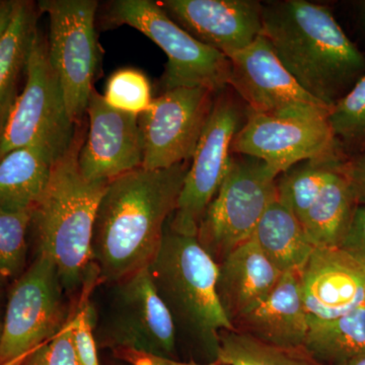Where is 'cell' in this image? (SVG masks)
Wrapping results in <instances>:
<instances>
[{
	"mask_svg": "<svg viewBox=\"0 0 365 365\" xmlns=\"http://www.w3.org/2000/svg\"><path fill=\"white\" fill-rule=\"evenodd\" d=\"M190 162L168 169L140 167L108 182L91 241L101 282L113 284L150 266L176 210Z\"/></svg>",
	"mask_w": 365,
	"mask_h": 365,
	"instance_id": "1",
	"label": "cell"
},
{
	"mask_svg": "<svg viewBox=\"0 0 365 365\" xmlns=\"http://www.w3.org/2000/svg\"><path fill=\"white\" fill-rule=\"evenodd\" d=\"M262 36L312 97L332 108L365 76V57L326 6L285 0L263 6Z\"/></svg>",
	"mask_w": 365,
	"mask_h": 365,
	"instance_id": "2",
	"label": "cell"
},
{
	"mask_svg": "<svg viewBox=\"0 0 365 365\" xmlns=\"http://www.w3.org/2000/svg\"><path fill=\"white\" fill-rule=\"evenodd\" d=\"M83 141L78 131L71 148L53 165L31 222L38 254L54 262L66 294H78L79 299L90 295L100 281L91 241L98 204L109 182L88 181L79 172L78 155Z\"/></svg>",
	"mask_w": 365,
	"mask_h": 365,
	"instance_id": "3",
	"label": "cell"
},
{
	"mask_svg": "<svg viewBox=\"0 0 365 365\" xmlns=\"http://www.w3.org/2000/svg\"><path fill=\"white\" fill-rule=\"evenodd\" d=\"M148 273L172 317L178 335L215 362L220 334L234 331L216 292L218 265L197 237L165 227L162 245Z\"/></svg>",
	"mask_w": 365,
	"mask_h": 365,
	"instance_id": "4",
	"label": "cell"
},
{
	"mask_svg": "<svg viewBox=\"0 0 365 365\" xmlns=\"http://www.w3.org/2000/svg\"><path fill=\"white\" fill-rule=\"evenodd\" d=\"M78 127L67 112L47 45L36 33L26 71V83L0 132V160L14 150L36 146L55 160L71 148Z\"/></svg>",
	"mask_w": 365,
	"mask_h": 365,
	"instance_id": "5",
	"label": "cell"
},
{
	"mask_svg": "<svg viewBox=\"0 0 365 365\" xmlns=\"http://www.w3.org/2000/svg\"><path fill=\"white\" fill-rule=\"evenodd\" d=\"M107 21L135 29L165 53L168 62L160 83L163 93L178 88H203L220 93L230 85L232 63L227 55L190 35L170 18L160 2L111 1Z\"/></svg>",
	"mask_w": 365,
	"mask_h": 365,
	"instance_id": "6",
	"label": "cell"
},
{
	"mask_svg": "<svg viewBox=\"0 0 365 365\" xmlns=\"http://www.w3.org/2000/svg\"><path fill=\"white\" fill-rule=\"evenodd\" d=\"M277 177L258 158L232 155L197 232L201 246L216 263L252 239L269 204L277 197Z\"/></svg>",
	"mask_w": 365,
	"mask_h": 365,
	"instance_id": "7",
	"label": "cell"
},
{
	"mask_svg": "<svg viewBox=\"0 0 365 365\" xmlns=\"http://www.w3.org/2000/svg\"><path fill=\"white\" fill-rule=\"evenodd\" d=\"M37 6L49 16L50 63L58 78L69 117L79 126L93 90L98 66V1L41 0Z\"/></svg>",
	"mask_w": 365,
	"mask_h": 365,
	"instance_id": "8",
	"label": "cell"
},
{
	"mask_svg": "<svg viewBox=\"0 0 365 365\" xmlns=\"http://www.w3.org/2000/svg\"><path fill=\"white\" fill-rule=\"evenodd\" d=\"M66 292L51 259L38 254L14 280L4 314L0 364L32 351L66 325Z\"/></svg>",
	"mask_w": 365,
	"mask_h": 365,
	"instance_id": "9",
	"label": "cell"
},
{
	"mask_svg": "<svg viewBox=\"0 0 365 365\" xmlns=\"http://www.w3.org/2000/svg\"><path fill=\"white\" fill-rule=\"evenodd\" d=\"M98 339L102 347L175 359L177 333L148 268L113 283Z\"/></svg>",
	"mask_w": 365,
	"mask_h": 365,
	"instance_id": "10",
	"label": "cell"
},
{
	"mask_svg": "<svg viewBox=\"0 0 365 365\" xmlns=\"http://www.w3.org/2000/svg\"><path fill=\"white\" fill-rule=\"evenodd\" d=\"M225 90L216 96L190 162L176 210L168 222L170 230L178 234L197 237L205 211L230 169L232 145L244 124V112L234 96Z\"/></svg>",
	"mask_w": 365,
	"mask_h": 365,
	"instance_id": "11",
	"label": "cell"
},
{
	"mask_svg": "<svg viewBox=\"0 0 365 365\" xmlns=\"http://www.w3.org/2000/svg\"><path fill=\"white\" fill-rule=\"evenodd\" d=\"M328 113L265 115L246 112L232 153L262 160L279 176L290 168L326 155H342Z\"/></svg>",
	"mask_w": 365,
	"mask_h": 365,
	"instance_id": "12",
	"label": "cell"
},
{
	"mask_svg": "<svg viewBox=\"0 0 365 365\" xmlns=\"http://www.w3.org/2000/svg\"><path fill=\"white\" fill-rule=\"evenodd\" d=\"M217 93L203 88H178L153 98L138 116L144 169H168L192 160Z\"/></svg>",
	"mask_w": 365,
	"mask_h": 365,
	"instance_id": "13",
	"label": "cell"
},
{
	"mask_svg": "<svg viewBox=\"0 0 365 365\" xmlns=\"http://www.w3.org/2000/svg\"><path fill=\"white\" fill-rule=\"evenodd\" d=\"M232 63L230 88L248 107V111L265 115L330 113L295 81L281 63L264 36L228 57Z\"/></svg>",
	"mask_w": 365,
	"mask_h": 365,
	"instance_id": "14",
	"label": "cell"
},
{
	"mask_svg": "<svg viewBox=\"0 0 365 365\" xmlns=\"http://www.w3.org/2000/svg\"><path fill=\"white\" fill-rule=\"evenodd\" d=\"M86 114L90 126L79 148V172L91 182H110L143 167L138 116L113 109L93 88Z\"/></svg>",
	"mask_w": 365,
	"mask_h": 365,
	"instance_id": "15",
	"label": "cell"
},
{
	"mask_svg": "<svg viewBox=\"0 0 365 365\" xmlns=\"http://www.w3.org/2000/svg\"><path fill=\"white\" fill-rule=\"evenodd\" d=\"M173 21L199 42L230 57L262 34L263 6L251 0H163Z\"/></svg>",
	"mask_w": 365,
	"mask_h": 365,
	"instance_id": "16",
	"label": "cell"
},
{
	"mask_svg": "<svg viewBox=\"0 0 365 365\" xmlns=\"http://www.w3.org/2000/svg\"><path fill=\"white\" fill-rule=\"evenodd\" d=\"M309 324L365 307V268L339 248H316L299 271Z\"/></svg>",
	"mask_w": 365,
	"mask_h": 365,
	"instance_id": "17",
	"label": "cell"
},
{
	"mask_svg": "<svg viewBox=\"0 0 365 365\" xmlns=\"http://www.w3.org/2000/svg\"><path fill=\"white\" fill-rule=\"evenodd\" d=\"M309 326L299 272L283 273L265 299L232 323L237 332L282 347L304 346Z\"/></svg>",
	"mask_w": 365,
	"mask_h": 365,
	"instance_id": "18",
	"label": "cell"
},
{
	"mask_svg": "<svg viewBox=\"0 0 365 365\" xmlns=\"http://www.w3.org/2000/svg\"><path fill=\"white\" fill-rule=\"evenodd\" d=\"M217 265L216 292L232 325L265 299L283 274L253 239L237 247Z\"/></svg>",
	"mask_w": 365,
	"mask_h": 365,
	"instance_id": "19",
	"label": "cell"
},
{
	"mask_svg": "<svg viewBox=\"0 0 365 365\" xmlns=\"http://www.w3.org/2000/svg\"><path fill=\"white\" fill-rule=\"evenodd\" d=\"M252 239L281 272H299L314 249L304 228L279 199L269 204Z\"/></svg>",
	"mask_w": 365,
	"mask_h": 365,
	"instance_id": "20",
	"label": "cell"
},
{
	"mask_svg": "<svg viewBox=\"0 0 365 365\" xmlns=\"http://www.w3.org/2000/svg\"><path fill=\"white\" fill-rule=\"evenodd\" d=\"M346 163L333 173L300 220L314 248H338L359 204L346 174Z\"/></svg>",
	"mask_w": 365,
	"mask_h": 365,
	"instance_id": "21",
	"label": "cell"
},
{
	"mask_svg": "<svg viewBox=\"0 0 365 365\" xmlns=\"http://www.w3.org/2000/svg\"><path fill=\"white\" fill-rule=\"evenodd\" d=\"M56 163L36 146L18 148L0 160V206L32 211L44 194Z\"/></svg>",
	"mask_w": 365,
	"mask_h": 365,
	"instance_id": "22",
	"label": "cell"
},
{
	"mask_svg": "<svg viewBox=\"0 0 365 365\" xmlns=\"http://www.w3.org/2000/svg\"><path fill=\"white\" fill-rule=\"evenodd\" d=\"M37 31L35 4L16 0L11 25L0 40V132L19 97V85L24 72L26 73Z\"/></svg>",
	"mask_w": 365,
	"mask_h": 365,
	"instance_id": "23",
	"label": "cell"
},
{
	"mask_svg": "<svg viewBox=\"0 0 365 365\" xmlns=\"http://www.w3.org/2000/svg\"><path fill=\"white\" fill-rule=\"evenodd\" d=\"M304 346L323 365H348L365 354V307L331 321L309 324Z\"/></svg>",
	"mask_w": 365,
	"mask_h": 365,
	"instance_id": "24",
	"label": "cell"
},
{
	"mask_svg": "<svg viewBox=\"0 0 365 365\" xmlns=\"http://www.w3.org/2000/svg\"><path fill=\"white\" fill-rule=\"evenodd\" d=\"M345 163L342 155H335L297 163L277 177V198L300 222L333 173Z\"/></svg>",
	"mask_w": 365,
	"mask_h": 365,
	"instance_id": "25",
	"label": "cell"
},
{
	"mask_svg": "<svg viewBox=\"0 0 365 365\" xmlns=\"http://www.w3.org/2000/svg\"><path fill=\"white\" fill-rule=\"evenodd\" d=\"M216 364L220 365H323L302 347L269 344L237 331L220 334Z\"/></svg>",
	"mask_w": 365,
	"mask_h": 365,
	"instance_id": "26",
	"label": "cell"
},
{
	"mask_svg": "<svg viewBox=\"0 0 365 365\" xmlns=\"http://www.w3.org/2000/svg\"><path fill=\"white\" fill-rule=\"evenodd\" d=\"M32 211L0 206V285L16 280L25 271Z\"/></svg>",
	"mask_w": 365,
	"mask_h": 365,
	"instance_id": "27",
	"label": "cell"
},
{
	"mask_svg": "<svg viewBox=\"0 0 365 365\" xmlns=\"http://www.w3.org/2000/svg\"><path fill=\"white\" fill-rule=\"evenodd\" d=\"M328 122L340 145H365V76L331 108Z\"/></svg>",
	"mask_w": 365,
	"mask_h": 365,
	"instance_id": "28",
	"label": "cell"
},
{
	"mask_svg": "<svg viewBox=\"0 0 365 365\" xmlns=\"http://www.w3.org/2000/svg\"><path fill=\"white\" fill-rule=\"evenodd\" d=\"M102 96L113 109L136 116L145 112L153 100L150 81L143 71L134 68L115 71Z\"/></svg>",
	"mask_w": 365,
	"mask_h": 365,
	"instance_id": "29",
	"label": "cell"
},
{
	"mask_svg": "<svg viewBox=\"0 0 365 365\" xmlns=\"http://www.w3.org/2000/svg\"><path fill=\"white\" fill-rule=\"evenodd\" d=\"M90 295L78 300V309L72 316V343L81 365H100L96 339V311Z\"/></svg>",
	"mask_w": 365,
	"mask_h": 365,
	"instance_id": "30",
	"label": "cell"
},
{
	"mask_svg": "<svg viewBox=\"0 0 365 365\" xmlns=\"http://www.w3.org/2000/svg\"><path fill=\"white\" fill-rule=\"evenodd\" d=\"M72 316L56 336L33 349L21 365H81L72 343Z\"/></svg>",
	"mask_w": 365,
	"mask_h": 365,
	"instance_id": "31",
	"label": "cell"
},
{
	"mask_svg": "<svg viewBox=\"0 0 365 365\" xmlns=\"http://www.w3.org/2000/svg\"><path fill=\"white\" fill-rule=\"evenodd\" d=\"M340 250L365 268V205L357 204Z\"/></svg>",
	"mask_w": 365,
	"mask_h": 365,
	"instance_id": "32",
	"label": "cell"
},
{
	"mask_svg": "<svg viewBox=\"0 0 365 365\" xmlns=\"http://www.w3.org/2000/svg\"><path fill=\"white\" fill-rule=\"evenodd\" d=\"M115 354L130 365H220L216 362L197 364V362L178 361L176 359H163V357L132 351V350H118L115 351Z\"/></svg>",
	"mask_w": 365,
	"mask_h": 365,
	"instance_id": "33",
	"label": "cell"
},
{
	"mask_svg": "<svg viewBox=\"0 0 365 365\" xmlns=\"http://www.w3.org/2000/svg\"><path fill=\"white\" fill-rule=\"evenodd\" d=\"M345 170L354 190L357 203L365 205V150L354 160L346 163Z\"/></svg>",
	"mask_w": 365,
	"mask_h": 365,
	"instance_id": "34",
	"label": "cell"
},
{
	"mask_svg": "<svg viewBox=\"0 0 365 365\" xmlns=\"http://www.w3.org/2000/svg\"><path fill=\"white\" fill-rule=\"evenodd\" d=\"M14 6H16V0H0V40L11 25Z\"/></svg>",
	"mask_w": 365,
	"mask_h": 365,
	"instance_id": "35",
	"label": "cell"
},
{
	"mask_svg": "<svg viewBox=\"0 0 365 365\" xmlns=\"http://www.w3.org/2000/svg\"><path fill=\"white\" fill-rule=\"evenodd\" d=\"M30 352L26 353V354L24 355H21V356L16 357V359L9 360V361L4 362V364L0 365H21L23 364L24 360H25L26 357L28 356V354Z\"/></svg>",
	"mask_w": 365,
	"mask_h": 365,
	"instance_id": "36",
	"label": "cell"
},
{
	"mask_svg": "<svg viewBox=\"0 0 365 365\" xmlns=\"http://www.w3.org/2000/svg\"><path fill=\"white\" fill-rule=\"evenodd\" d=\"M348 365H365V354L357 357L356 359L353 360V361L350 362Z\"/></svg>",
	"mask_w": 365,
	"mask_h": 365,
	"instance_id": "37",
	"label": "cell"
},
{
	"mask_svg": "<svg viewBox=\"0 0 365 365\" xmlns=\"http://www.w3.org/2000/svg\"><path fill=\"white\" fill-rule=\"evenodd\" d=\"M2 322H4V314L1 313V307H0V337H1L2 332Z\"/></svg>",
	"mask_w": 365,
	"mask_h": 365,
	"instance_id": "38",
	"label": "cell"
}]
</instances>
